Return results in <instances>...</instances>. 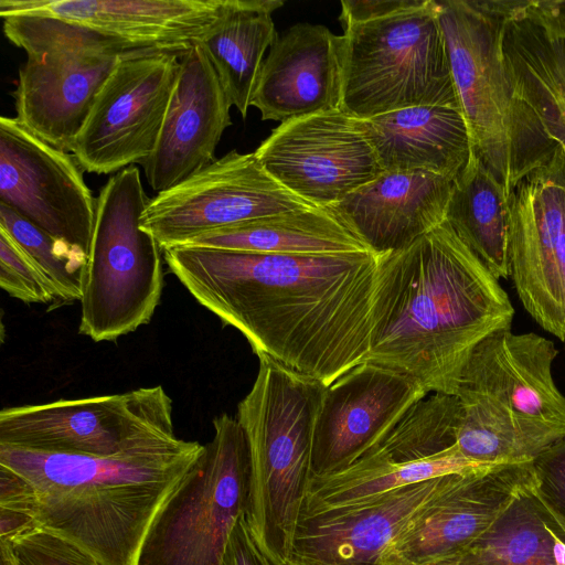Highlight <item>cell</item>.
<instances>
[{"mask_svg":"<svg viewBox=\"0 0 565 565\" xmlns=\"http://www.w3.org/2000/svg\"><path fill=\"white\" fill-rule=\"evenodd\" d=\"M379 256L163 249L169 270L258 358L324 386L367 360Z\"/></svg>","mask_w":565,"mask_h":565,"instance_id":"cell-1","label":"cell"},{"mask_svg":"<svg viewBox=\"0 0 565 565\" xmlns=\"http://www.w3.org/2000/svg\"><path fill=\"white\" fill-rule=\"evenodd\" d=\"M513 317L499 279L446 220L379 256L366 362L455 395L472 350Z\"/></svg>","mask_w":565,"mask_h":565,"instance_id":"cell-2","label":"cell"},{"mask_svg":"<svg viewBox=\"0 0 565 565\" xmlns=\"http://www.w3.org/2000/svg\"><path fill=\"white\" fill-rule=\"evenodd\" d=\"M203 446L179 438L96 456L0 445V512L66 539L100 565H139L153 522Z\"/></svg>","mask_w":565,"mask_h":565,"instance_id":"cell-3","label":"cell"},{"mask_svg":"<svg viewBox=\"0 0 565 565\" xmlns=\"http://www.w3.org/2000/svg\"><path fill=\"white\" fill-rule=\"evenodd\" d=\"M553 341L498 330L470 353L459 376L457 447L487 465L533 461L565 436V395L552 365Z\"/></svg>","mask_w":565,"mask_h":565,"instance_id":"cell-4","label":"cell"},{"mask_svg":"<svg viewBox=\"0 0 565 565\" xmlns=\"http://www.w3.org/2000/svg\"><path fill=\"white\" fill-rule=\"evenodd\" d=\"M258 360L253 386L235 416L249 450L244 519L263 559L286 565L311 475L315 424L326 386L268 356Z\"/></svg>","mask_w":565,"mask_h":565,"instance_id":"cell-5","label":"cell"},{"mask_svg":"<svg viewBox=\"0 0 565 565\" xmlns=\"http://www.w3.org/2000/svg\"><path fill=\"white\" fill-rule=\"evenodd\" d=\"M459 105L473 149L507 198L557 149L519 98L508 71L503 1H436Z\"/></svg>","mask_w":565,"mask_h":565,"instance_id":"cell-6","label":"cell"},{"mask_svg":"<svg viewBox=\"0 0 565 565\" xmlns=\"http://www.w3.org/2000/svg\"><path fill=\"white\" fill-rule=\"evenodd\" d=\"M414 106L460 108L435 0L343 28L340 108L367 119Z\"/></svg>","mask_w":565,"mask_h":565,"instance_id":"cell-7","label":"cell"},{"mask_svg":"<svg viewBox=\"0 0 565 565\" xmlns=\"http://www.w3.org/2000/svg\"><path fill=\"white\" fill-rule=\"evenodd\" d=\"M149 200L135 166L110 177L96 199L78 327L94 342L115 341L149 323L160 302L163 250L140 227Z\"/></svg>","mask_w":565,"mask_h":565,"instance_id":"cell-8","label":"cell"},{"mask_svg":"<svg viewBox=\"0 0 565 565\" xmlns=\"http://www.w3.org/2000/svg\"><path fill=\"white\" fill-rule=\"evenodd\" d=\"M2 19L7 39L26 53L11 92L15 117L44 141L71 151L119 58L141 50L55 18Z\"/></svg>","mask_w":565,"mask_h":565,"instance_id":"cell-9","label":"cell"},{"mask_svg":"<svg viewBox=\"0 0 565 565\" xmlns=\"http://www.w3.org/2000/svg\"><path fill=\"white\" fill-rule=\"evenodd\" d=\"M194 467L153 522L139 565H222L230 534L244 514L249 450L243 428L226 413Z\"/></svg>","mask_w":565,"mask_h":565,"instance_id":"cell-10","label":"cell"},{"mask_svg":"<svg viewBox=\"0 0 565 565\" xmlns=\"http://www.w3.org/2000/svg\"><path fill=\"white\" fill-rule=\"evenodd\" d=\"M172 409L160 385L7 407L0 412V445L96 456L156 447L179 439Z\"/></svg>","mask_w":565,"mask_h":565,"instance_id":"cell-11","label":"cell"},{"mask_svg":"<svg viewBox=\"0 0 565 565\" xmlns=\"http://www.w3.org/2000/svg\"><path fill=\"white\" fill-rule=\"evenodd\" d=\"M180 72V56L122 55L99 90L71 152L84 171L118 172L153 152Z\"/></svg>","mask_w":565,"mask_h":565,"instance_id":"cell-12","label":"cell"},{"mask_svg":"<svg viewBox=\"0 0 565 565\" xmlns=\"http://www.w3.org/2000/svg\"><path fill=\"white\" fill-rule=\"evenodd\" d=\"M318 207L295 195L255 152L232 150L149 200L140 227L163 249L204 233L274 214Z\"/></svg>","mask_w":565,"mask_h":565,"instance_id":"cell-13","label":"cell"},{"mask_svg":"<svg viewBox=\"0 0 565 565\" xmlns=\"http://www.w3.org/2000/svg\"><path fill=\"white\" fill-rule=\"evenodd\" d=\"M255 154L276 181L318 207L342 201L384 172L362 119L341 108L281 122Z\"/></svg>","mask_w":565,"mask_h":565,"instance_id":"cell-14","label":"cell"},{"mask_svg":"<svg viewBox=\"0 0 565 565\" xmlns=\"http://www.w3.org/2000/svg\"><path fill=\"white\" fill-rule=\"evenodd\" d=\"M510 277L526 312L565 343V162L555 157L508 199Z\"/></svg>","mask_w":565,"mask_h":565,"instance_id":"cell-15","label":"cell"},{"mask_svg":"<svg viewBox=\"0 0 565 565\" xmlns=\"http://www.w3.org/2000/svg\"><path fill=\"white\" fill-rule=\"evenodd\" d=\"M83 172L74 156L1 116L0 203L87 256L96 199Z\"/></svg>","mask_w":565,"mask_h":565,"instance_id":"cell-16","label":"cell"},{"mask_svg":"<svg viewBox=\"0 0 565 565\" xmlns=\"http://www.w3.org/2000/svg\"><path fill=\"white\" fill-rule=\"evenodd\" d=\"M427 394L416 380L370 362L345 372L322 393L311 473L349 467L379 445Z\"/></svg>","mask_w":565,"mask_h":565,"instance_id":"cell-17","label":"cell"},{"mask_svg":"<svg viewBox=\"0 0 565 565\" xmlns=\"http://www.w3.org/2000/svg\"><path fill=\"white\" fill-rule=\"evenodd\" d=\"M461 475L437 477L364 504L301 518L286 564L380 565L391 545L412 530Z\"/></svg>","mask_w":565,"mask_h":565,"instance_id":"cell-18","label":"cell"},{"mask_svg":"<svg viewBox=\"0 0 565 565\" xmlns=\"http://www.w3.org/2000/svg\"><path fill=\"white\" fill-rule=\"evenodd\" d=\"M534 481L532 461L462 473L415 526L384 553L380 565H449Z\"/></svg>","mask_w":565,"mask_h":565,"instance_id":"cell-19","label":"cell"},{"mask_svg":"<svg viewBox=\"0 0 565 565\" xmlns=\"http://www.w3.org/2000/svg\"><path fill=\"white\" fill-rule=\"evenodd\" d=\"M225 3L226 0H1L0 17L55 18L135 50L181 57L204 40Z\"/></svg>","mask_w":565,"mask_h":565,"instance_id":"cell-20","label":"cell"},{"mask_svg":"<svg viewBox=\"0 0 565 565\" xmlns=\"http://www.w3.org/2000/svg\"><path fill=\"white\" fill-rule=\"evenodd\" d=\"M230 103L200 43L180 57V72L153 152L140 164L152 190L161 192L215 161L232 125Z\"/></svg>","mask_w":565,"mask_h":565,"instance_id":"cell-21","label":"cell"},{"mask_svg":"<svg viewBox=\"0 0 565 565\" xmlns=\"http://www.w3.org/2000/svg\"><path fill=\"white\" fill-rule=\"evenodd\" d=\"M503 13L514 89L565 161V11L558 1H503Z\"/></svg>","mask_w":565,"mask_h":565,"instance_id":"cell-22","label":"cell"},{"mask_svg":"<svg viewBox=\"0 0 565 565\" xmlns=\"http://www.w3.org/2000/svg\"><path fill=\"white\" fill-rule=\"evenodd\" d=\"M342 35L297 23L269 49L252 97L262 120L285 122L340 108Z\"/></svg>","mask_w":565,"mask_h":565,"instance_id":"cell-23","label":"cell"},{"mask_svg":"<svg viewBox=\"0 0 565 565\" xmlns=\"http://www.w3.org/2000/svg\"><path fill=\"white\" fill-rule=\"evenodd\" d=\"M454 181L426 171H384L330 209L377 255L402 249L447 218Z\"/></svg>","mask_w":565,"mask_h":565,"instance_id":"cell-24","label":"cell"},{"mask_svg":"<svg viewBox=\"0 0 565 565\" xmlns=\"http://www.w3.org/2000/svg\"><path fill=\"white\" fill-rule=\"evenodd\" d=\"M362 122L384 171H426L455 181L473 150L457 107L414 106Z\"/></svg>","mask_w":565,"mask_h":565,"instance_id":"cell-25","label":"cell"},{"mask_svg":"<svg viewBox=\"0 0 565 565\" xmlns=\"http://www.w3.org/2000/svg\"><path fill=\"white\" fill-rule=\"evenodd\" d=\"M180 246L284 255L371 252L328 207L290 211L233 224Z\"/></svg>","mask_w":565,"mask_h":565,"instance_id":"cell-26","label":"cell"},{"mask_svg":"<svg viewBox=\"0 0 565 565\" xmlns=\"http://www.w3.org/2000/svg\"><path fill=\"white\" fill-rule=\"evenodd\" d=\"M282 6V0H226L201 42L230 103L243 118L250 107L265 52L279 38L273 13Z\"/></svg>","mask_w":565,"mask_h":565,"instance_id":"cell-27","label":"cell"},{"mask_svg":"<svg viewBox=\"0 0 565 565\" xmlns=\"http://www.w3.org/2000/svg\"><path fill=\"white\" fill-rule=\"evenodd\" d=\"M484 466L490 465L466 458L456 446L447 454L417 461L405 463L355 461L338 471L311 473L300 519L364 504L413 483L451 473H463Z\"/></svg>","mask_w":565,"mask_h":565,"instance_id":"cell-28","label":"cell"},{"mask_svg":"<svg viewBox=\"0 0 565 565\" xmlns=\"http://www.w3.org/2000/svg\"><path fill=\"white\" fill-rule=\"evenodd\" d=\"M446 220L497 279L510 277L508 198L475 149L454 181Z\"/></svg>","mask_w":565,"mask_h":565,"instance_id":"cell-29","label":"cell"},{"mask_svg":"<svg viewBox=\"0 0 565 565\" xmlns=\"http://www.w3.org/2000/svg\"><path fill=\"white\" fill-rule=\"evenodd\" d=\"M557 534L563 535L532 484L449 565H556L553 548Z\"/></svg>","mask_w":565,"mask_h":565,"instance_id":"cell-30","label":"cell"},{"mask_svg":"<svg viewBox=\"0 0 565 565\" xmlns=\"http://www.w3.org/2000/svg\"><path fill=\"white\" fill-rule=\"evenodd\" d=\"M460 422L461 405L456 395L429 393L355 461L405 463L441 456L457 446Z\"/></svg>","mask_w":565,"mask_h":565,"instance_id":"cell-31","label":"cell"},{"mask_svg":"<svg viewBox=\"0 0 565 565\" xmlns=\"http://www.w3.org/2000/svg\"><path fill=\"white\" fill-rule=\"evenodd\" d=\"M0 226L29 254L40 269L55 300H81L86 254L52 236L11 207L0 203Z\"/></svg>","mask_w":565,"mask_h":565,"instance_id":"cell-32","label":"cell"},{"mask_svg":"<svg viewBox=\"0 0 565 565\" xmlns=\"http://www.w3.org/2000/svg\"><path fill=\"white\" fill-rule=\"evenodd\" d=\"M0 287L9 296L26 303L55 300L49 282L29 254L0 226Z\"/></svg>","mask_w":565,"mask_h":565,"instance_id":"cell-33","label":"cell"},{"mask_svg":"<svg viewBox=\"0 0 565 565\" xmlns=\"http://www.w3.org/2000/svg\"><path fill=\"white\" fill-rule=\"evenodd\" d=\"M8 541L19 565H100L81 547L42 527L25 529Z\"/></svg>","mask_w":565,"mask_h":565,"instance_id":"cell-34","label":"cell"},{"mask_svg":"<svg viewBox=\"0 0 565 565\" xmlns=\"http://www.w3.org/2000/svg\"><path fill=\"white\" fill-rule=\"evenodd\" d=\"M533 491L565 536V436L533 461Z\"/></svg>","mask_w":565,"mask_h":565,"instance_id":"cell-35","label":"cell"},{"mask_svg":"<svg viewBox=\"0 0 565 565\" xmlns=\"http://www.w3.org/2000/svg\"><path fill=\"white\" fill-rule=\"evenodd\" d=\"M413 0H343L339 21L342 28L387 15L409 6Z\"/></svg>","mask_w":565,"mask_h":565,"instance_id":"cell-36","label":"cell"},{"mask_svg":"<svg viewBox=\"0 0 565 565\" xmlns=\"http://www.w3.org/2000/svg\"><path fill=\"white\" fill-rule=\"evenodd\" d=\"M222 565H266L250 537L244 514L230 534Z\"/></svg>","mask_w":565,"mask_h":565,"instance_id":"cell-37","label":"cell"},{"mask_svg":"<svg viewBox=\"0 0 565 565\" xmlns=\"http://www.w3.org/2000/svg\"><path fill=\"white\" fill-rule=\"evenodd\" d=\"M0 565H19L14 547L10 541L0 540Z\"/></svg>","mask_w":565,"mask_h":565,"instance_id":"cell-38","label":"cell"},{"mask_svg":"<svg viewBox=\"0 0 565 565\" xmlns=\"http://www.w3.org/2000/svg\"><path fill=\"white\" fill-rule=\"evenodd\" d=\"M554 559L556 565H565V537L557 534L554 542Z\"/></svg>","mask_w":565,"mask_h":565,"instance_id":"cell-39","label":"cell"},{"mask_svg":"<svg viewBox=\"0 0 565 565\" xmlns=\"http://www.w3.org/2000/svg\"><path fill=\"white\" fill-rule=\"evenodd\" d=\"M559 3L563 7V9L565 10V1H559Z\"/></svg>","mask_w":565,"mask_h":565,"instance_id":"cell-40","label":"cell"}]
</instances>
